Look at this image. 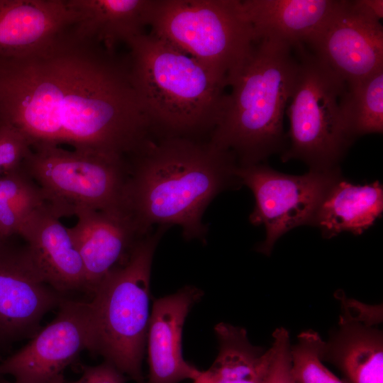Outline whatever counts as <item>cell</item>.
Returning a JSON list of instances; mask_svg holds the SVG:
<instances>
[{"label": "cell", "instance_id": "d6986e66", "mask_svg": "<svg viewBox=\"0 0 383 383\" xmlns=\"http://www.w3.org/2000/svg\"><path fill=\"white\" fill-rule=\"evenodd\" d=\"M382 211L383 187L378 180L355 184L341 176L326 191L313 226L325 238L343 232L361 235L380 218Z\"/></svg>", "mask_w": 383, "mask_h": 383}, {"label": "cell", "instance_id": "ac0fdd59", "mask_svg": "<svg viewBox=\"0 0 383 383\" xmlns=\"http://www.w3.org/2000/svg\"><path fill=\"white\" fill-rule=\"evenodd\" d=\"M155 0H67L70 26L78 35L103 44L111 51L127 44L150 26Z\"/></svg>", "mask_w": 383, "mask_h": 383}, {"label": "cell", "instance_id": "30bf717a", "mask_svg": "<svg viewBox=\"0 0 383 383\" xmlns=\"http://www.w3.org/2000/svg\"><path fill=\"white\" fill-rule=\"evenodd\" d=\"M382 0H338L309 45L346 84L383 70Z\"/></svg>", "mask_w": 383, "mask_h": 383}, {"label": "cell", "instance_id": "44dd1931", "mask_svg": "<svg viewBox=\"0 0 383 383\" xmlns=\"http://www.w3.org/2000/svg\"><path fill=\"white\" fill-rule=\"evenodd\" d=\"M215 332L218 354L193 383H263L273 355L272 347L264 350L253 345L244 328L229 323H218Z\"/></svg>", "mask_w": 383, "mask_h": 383}, {"label": "cell", "instance_id": "2e32d148", "mask_svg": "<svg viewBox=\"0 0 383 383\" xmlns=\"http://www.w3.org/2000/svg\"><path fill=\"white\" fill-rule=\"evenodd\" d=\"M72 23L67 0H0V55L33 52Z\"/></svg>", "mask_w": 383, "mask_h": 383}, {"label": "cell", "instance_id": "8fae6325", "mask_svg": "<svg viewBox=\"0 0 383 383\" xmlns=\"http://www.w3.org/2000/svg\"><path fill=\"white\" fill-rule=\"evenodd\" d=\"M55 318L18 352L0 363V375L16 383H51L84 350H90L88 302L65 300Z\"/></svg>", "mask_w": 383, "mask_h": 383}, {"label": "cell", "instance_id": "9c48e42d", "mask_svg": "<svg viewBox=\"0 0 383 383\" xmlns=\"http://www.w3.org/2000/svg\"><path fill=\"white\" fill-rule=\"evenodd\" d=\"M235 175L255 197L249 220L262 225L265 239L257 250L269 256L277 240L287 232L312 226L319 205L329 187L342 176L340 167L311 170L302 175L277 171L262 163L238 165Z\"/></svg>", "mask_w": 383, "mask_h": 383}, {"label": "cell", "instance_id": "d4e9b609", "mask_svg": "<svg viewBox=\"0 0 383 383\" xmlns=\"http://www.w3.org/2000/svg\"><path fill=\"white\" fill-rule=\"evenodd\" d=\"M273 355L263 383H296L292 374L291 343L285 328H277L272 333Z\"/></svg>", "mask_w": 383, "mask_h": 383}, {"label": "cell", "instance_id": "7402d4cb", "mask_svg": "<svg viewBox=\"0 0 383 383\" xmlns=\"http://www.w3.org/2000/svg\"><path fill=\"white\" fill-rule=\"evenodd\" d=\"M343 121L350 137L383 131V70L346 87L340 99Z\"/></svg>", "mask_w": 383, "mask_h": 383}, {"label": "cell", "instance_id": "52a82bcc", "mask_svg": "<svg viewBox=\"0 0 383 383\" xmlns=\"http://www.w3.org/2000/svg\"><path fill=\"white\" fill-rule=\"evenodd\" d=\"M150 26L227 81L256 41L240 0H155Z\"/></svg>", "mask_w": 383, "mask_h": 383}, {"label": "cell", "instance_id": "cb8c5ba5", "mask_svg": "<svg viewBox=\"0 0 383 383\" xmlns=\"http://www.w3.org/2000/svg\"><path fill=\"white\" fill-rule=\"evenodd\" d=\"M324 340L319 334L309 329L297 336L291 345L292 374L296 383H349L331 372L321 360Z\"/></svg>", "mask_w": 383, "mask_h": 383}, {"label": "cell", "instance_id": "ba28073f", "mask_svg": "<svg viewBox=\"0 0 383 383\" xmlns=\"http://www.w3.org/2000/svg\"><path fill=\"white\" fill-rule=\"evenodd\" d=\"M21 167L59 218L86 209H124L125 158L42 146L30 148Z\"/></svg>", "mask_w": 383, "mask_h": 383}, {"label": "cell", "instance_id": "8992f818", "mask_svg": "<svg viewBox=\"0 0 383 383\" xmlns=\"http://www.w3.org/2000/svg\"><path fill=\"white\" fill-rule=\"evenodd\" d=\"M296 50L300 59L287 111L289 141L282 160H301L311 170L338 167L354 141L339 105L346 84L305 46Z\"/></svg>", "mask_w": 383, "mask_h": 383}, {"label": "cell", "instance_id": "4316f807", "mask_svg": "<svg viewBox=\"0 0 383 383\" xmlns=\"http://www.w3.org/2000/svg\"><path fill=\"white\" fill-rule=\"evenodd\" d=\"M126 379L125 374L105 362L96 366L86 367L77 380L65 383H125Z\"/></svg>", "mask_w": 383, "mask_h": 383}, {"label": "cell", "instance_id": "3957f363", "mask_svg": "<svg viewBox=\"0 0 383 383\" xmlns=\"http://www.w3.org/2000/svg\"><path fill=\"white\" fill-rule=\"evenodd\" d=\"M294 49L279 40H257L228 77L231 91L209 142L231 152L238 165L261 163L285 149L284 114L299 69Z\"/></svg>", "mask_w": 383, "mask_h": 383}, {"label": "cell", "instance_id": "5bb4252c", "mask_svg": "<svg viewBox=\"0 0 383 383\" xmlns=\"http://www.w3.org/2000/svg\"><path fill=\"white\" fill-rule=\"evenodd\" d=\"M69 231L82 257L86 290L91 294L113 269L123 263L141 236L124 209L79 211Z\"/></svg>", "mask_w": 383, "mask_h": 383}, {"label": "cell", "instance_id": "9a60e30c", "mask_svg": "<svg viewBox=\"0 0 383 383\" xmlns=\"http://www.w3.org/2000/svg\"><path fill=\"white\" fill-rule=\"evenodd\" d=\"M21 236L43 281L59 293L85 289L86 277L82 257L69 228L47 206L31 218Z\"/></svg>", "mask_w": 383, "mask_h": 383}, {"label": "cell", "instance_id": "6da1fadb", "mask_svg": "<svg viewBox=\"0 0 383 383\" xmlns=\"http://www.w3.org/2000/svg\"><path fill=\"white\" fill-rule=\"evenodd\" d=\"M0 126L30 148L67 145L122 158L152 130L128 60L70 26L28 54L0 55Z\"/></svg>", "mask_w": 383, "mask_h": 383}, {"label": "cell", "instance_id": "277c9868", "mask_svg": "<svg viewBox=\"0 0 383 383\" xmlns=\"http://www.w3.org/2000/svg\"><path fill=\"white\" fill-rule=\"evenodd\" d=\"M126 45L131 78L152 128L164 135L189 137L213 130L226 79L151 32Z\"/></svg>", "mask_w": 383, "mask_h": 383}, {"label": "cell", "instance_id": "83f0119b", "mask_svg": "<svg viewBox=\"0 0 383 383\" xmlns=\"http://www.w3.org/2000/svg\"><path fill=\"white\" fill-rule=\"evenodd\" d=\"M4 239H6V238H4L3 235H1V232H0V241L3 240Z\"/></svg>", "mask_w": 383, "mask_h": 383}, {"label": "cell", "instance_id": "f1b7e54d", "mask_svg": "<svg viewBox=\"0 0 383 383\" xmlns=\"http://www.w3.org/2000/svg\"><path fill=\"white\" fill-rule=\"evenodd\" d=\"M193 383V382H192Z\"/></svg>", "mask_w": 383, "mask_h": 383}, {"label": "cell", "instance_id": "484cf974", "mask_svg": "<svg viewBox=\"0 0 383 383\" xmlns=\"http://www.w3.org/2000/svg\"><path fill=\"white\" fill-rule=\"evenodd\" d=\"M30 148L15 129L0 126V175L20 169Z\"/></svg>", "mask_w": 383, "mask_h": 383}, {"label": "cell", "instance_id": "e0dca14e", "mask_svg": "<svg viewBox=\"0 0 383 383\" xmlns=\"http://www.w3.org/2000/svg\"><path fill=\"white\" fill-rule=\"evenodd\" d=\"M256 40L276 39L309 46L338 0H240Z\"/></svg>", "mask_w": 383, "mask_h": 383}, {"label": "cell", "instance_id": "7a4b0ae2", "mask_svg": "<svg viewBox=\"0 0 383 383\" xmlns=\"http://www.w3.org/2000/svg\"><path fill=\"white\" fill-rule=\"evenodd\" d=\"M132 156L123 209L140 236L153 225H177L187 240H204L203 214L221 192L241 185L229 151L189 136L148 139Z\"/></svg>", "mask_w": 383, "mask_h": 383}, {"label": "cell", "instance_id": "5b68a950", "mask_svg": "<svg viewBox=\"0 0 383 383\" xmlns=\"http://www.w3.org/2000/svg\"><path fill=\"white\" fill-rule=\"evenodd\" d=\"M168 226L160 225L135 243L126 260L99 284L88 302L90 351L123 374L144 383L142 362L150 318V279L156 247Z\"/></svg>", "mask_w": 383, "mask_h": 383}, {"label": "cell", "instance_id": "7c38bea8", "mask_svg": "<svg viewBox=\"0 0 383 383\" xmlns=\"http://www.w3.org/2000/svg\"><path fill=\"white\" fill-rule=\"evenodd\" d=\"M5 240L0 242V337L9 338L33 332L63 299L43 281L26 246L10 249Z\"/></svg>", "mask_w": 383, "mask_h": 383}, {"label": "cell", "instance_id": "603a6c76", "mask_svg": "<svg viewBox=\"0 0 383 383\" xmlns=\"http://www.w3.org/2000/svg\"><path fill=\"white\" fill-rule=\"evenodd\" d=\"M46 206L40 188L22 169L0 175V232L21 235L35 213Z\"/></svg>", "mask_w": 383, "mask_h": 383}, {"label": "cell", "instance_id": "4fadbf2b", "mask_svg": "<svg viewBox=\"0 0 383 383\" xmlns=\"http://www.w3.org/2000/svg\"><path fill=\"white\" fill-rule=\"evenodd\" d=\"M202 292L187 286L154 301L146 339L149 374L148 383L194 381L201 370L183 357L182 335L185 319Z\"/></svg>", "mask_w": 383, "mask_h": 383}, {"label": "cell", "instance_id": "ffe728a7", "mask_svg": "<svg viewBox=\"0 0 383 383\" xmlns=\"http://www.w3.org/2000/svg\"><path fill=\"white\" fill-rule=\"evenodd\" d=\"M321 360L338 367L349 383H383V333L374 325L343 315L324 341Z\"/></svg>", "mask_w": 383, "mask_h": 383}]
</instances>
